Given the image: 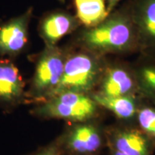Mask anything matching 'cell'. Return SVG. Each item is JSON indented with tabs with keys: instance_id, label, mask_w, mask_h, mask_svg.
<instances>
[{
	"instance_id": "obj_1",
	"label": "cell",
	"mask_w": 155,
	"mask_h": 155,
	"mask_svg": "<svg viewBox=\"0 0 155 155\" xmlns=\"http://www.w3.org/2000/svg\"><path fill=\"white\" fill-rule=\"evenodd\" d=\"M82 39L88 50L98 53L123 52L139 45L134 24L122 15L107 17L86 30Z\"/></svg>"
},
{
	"instance_id": "obj_2",
	"label": "cell",
	"mask_w": 155,
	"mask_h": 155,
	"mask_svg": "<svg viewBox=\"0 0 155 155\" xmlns=\"http://www.w3.org/2000/svg\"><path fill=\"white\" fill-rule=\"evenodd\" d=\"M98 107L88 94L67 91L38 103L32 110V114L42 119H63L83 123L96 116Z\"/></svg>"
},
{
	"instance_id": "obj_3",
	"label": "cell",
	"mask_w": 155,
	"mask_h": 155,
	"mask_svg": "<svg viewBox=\"0 0 155 155\" xmlns=\"http://www.w3.org/2000/svg\"><path fill=\"white\" fill-rule=\"evenodd\" d=\"M66 57L57 46H46L37 61L27 99L38 104L53 96L61 80Z\"/></svg>"
},
{
	"instance_id": "obj_4",
	"label": "cell",
	"mask_w": 155,
	"mask_h": 155,
	"mask_svg": "<svg viewBox=\"0 0 155 155\" xmlns=\"http://www.w3.org/2000/svg\"><path fill=\"white\" fill-rule=\"evenodd\" d=\"M101 74L100 63L94 55L80 53L67 56L61 80L52 96L67 91L88 94L97 84Z\"/></svg>"
},
{
	"instance_id": "obj_5",
	"label": "cell",
	"mask_w": 155,
	"mask_h": 155,
	"mask_svg": "<svg viewBox=\"0 0 155 155\" xmlns=\"http://www.w3.org/2000/svg\"><path fill=\"white\" fill-rule=\"evenodd\" d=\"M32 9L0 25V58H12L25 51L29 42Z\"/></svg>"
},
{
	"instance_id": "obj_6",
	"label": "cell",
	"mask_w": 155,
	"mask_h": 155,
	"mask_svg": "<svg viewBox=\"0 0 155 155\" xmlns=\"http://www.w3.org/2000/svg\"><path fill=\"white\" fill-rule=\"evenodd\" d=\"M25 84L12 59L0 58V107L11 109L27 99Z\"/></svg>"
},
{
	"instance_id": "obj_7",
	"label": "cell",
	"mask_w": 155,
	"mask_h": 155,
	"mask_svg": "<svg viewBox=\"0 0 155 155\" xmlns=\"http://www.w3.org/2000/svg\"><path fill=\"white\" fill-rule=\"evenodd\" d=\"M74 154H94L101 147L102 137L98 127L91 124L83 123L71 127L57 143Z\"/></svg>"
},
{
	"instance_id": "obj_8",
	"label": "cell",
	"mask_w": 155,
	"mask_h": 155,
	"mask_svg": "<svg viewBox=\"0 0 155 155\" xmlns=\"http://www.w3.org/2000/svg\"><path fill=\"white\" fill-rule=\"evenodd\" d=\"M113 150L124 155H153L154 144L141 130L119 129L111 139Z\"/></svg>"
},
{
	"instance_id": "obj_9",
	"label": "cell",
	"mask_w": 155,
	"mask_h": 155,
	"mask_svg": "<svg viewBox=\"0 0 155 155\" xmlns=\"http://www.w3.org/2000/svg\"><path fill=\"white\" fill-rule=\"evenodd\" d=\"M134 24L139 45L155 53V0H139Z\"/></svg>"
},
{
	"instance_id": "obj_10",
	"label": "cell",
	"mask_w": 155,
	"mask_h": 155,
	"mask_svg": "<svg viewBox=\"0 0 155 155\" xmlns=\"http://www.w3.org/2000/svg\"><path fill=\"white\" fill-rule=\"evenodd\" d=\"M77 25L78 21L72 15L64 12H55L42 19L39 30L46 46L52 47L74 30Z\"/></svg>"
},
{
	"instance_id": "obj_11",
	"label": "cell",
	"mask_w": 155,
	"mask_h": 155,
	"mask_svg": "<svg viewBox=\"0 0 155 155\" xmlns=\"http://www.w3.org/2000/svg\"><path fill=\"white\" fill-rule=\"evenodd\" d=\"M138 88L137 79L121 67L108 68L101 78L98 94L106 96H133Z\"/></svg>"
},
{
	"instance_id": "obj_12",
	"label": "cell",
	"mask_w": 155,
	"mask_h": 155,
	"mask_svg": "<svg viewBox=\"0 0 155 155\" xmlns=\"http://www.w3.org/2000/svg\"><path fill=\"white\" fill-rule=\"evenodd\" d=\"M91 96L98 106L111 111L119 119H131L138 111V104L133 96L111 97L96 93Z\"/></svg>"
},
{
	"instance_id": "obj_13",
	"label": "cell",
	"mask_w": 155,
	"mask_h": 155,
	"mask_svg": "<svg viewBox=\"0 0 155 155\" xmlns=\"http://www.w3.org/2000/svg\"><path fill=\"white\" fill-rule=\"evenodd\" d=\"M77 17L89 28L96 26L108 17L105 0H74Z\"/></svg>"
},
{
	"instance_id": "obj_14",
	"label": "cell",
	"mask_w": 155,
	"mask_h": 155,
	"mask_svg": "<svg viewBox=\"0 0 155 155\" xmlns=\"http://www.w3.org/2000/svg\"><path fill=\"white\" fill-rule=\"evenodd\" d=\"M139 90L155 104V59L143 64L136 74Z\"/></svg>"
},
{
	"instance_id": "obj_15",
	"label": "cell",
	"mask_w": 155,
	"mask_h": 155,
	"mask_svg": "<svg viewBox=\"0 0 155 155\" xmlns=\"http://www.w3.org/2000/svg\"><path fill=\"white\" fill-rule=\"evenodd\" d=\"M137 119L140 130L155 146V104H147L138 108Z\"/></svg>"
},
{
	"instance_id": "obj_16",
	"label": "cell",
	"mask_w": 155,
	"mask_h": 155,
	"mask_svg": "<svg viewBox=\"0 0 155 155\" xmlns=\"http://www.w3.org/2000/svg\"><path fill=\"white\" fill-rule=\"evenodd\" d=\"M34 155H62V150L57 143H54L39 150Z\"/></svg>"
},
{
	"instance_id": "obj_17",
	"label": "cell",
	"mask_w": 155,
	"mask_h": 155,
	"mask_svg": "<svg viewBox=\"0 0 155 155\" xmlns=\"http://www.w3.org/2000/svg\"><path fill=\"white\" fill-rule=\"evenodd\" d=\"M121 0H107V11L109 14Z\"/></svg>"
},
{
	"instance_id": "obj_18",
	"label": "cell",
	"mask_w": 155,
	"mask_h": 155,
	"mask_svg": "<svg viewBox=\"0 0 155 155\" xmlns=\"http://www.w3.org/2000/svg\"><path fill=\"white\" fill-rule=\"evenodd\" d=\"M112 150H113V149H112ZM112 155H124V154H121V152H118V151H116L115 150H112Z\"/></svg>"
},
{
	"instance_id": "obj_19",
	"label": "cell",
	"mask_w": 155,
	"mask_h": 155,
	"mask_svg": "<svg viewBox=\"0 0 155 155\" xmlns=\"http://www.w3.org/2000/svg\"><path fill=\"white\" fill-rule=\"evenodd\" d=\"M60 1H64V0H60Z\"/></svg>"
}]
</instances>
